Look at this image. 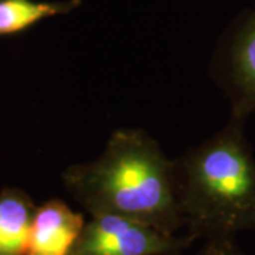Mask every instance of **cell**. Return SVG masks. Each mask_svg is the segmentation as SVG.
I'll list each match as a JSON object with an SVG mask.
<instances>
[{
  "label": "cell",
  "mask_w": 255,
  "mask_h": 255,
  "mask_svg": "<svg viewBox=\"0 0 255 255\" xmlns=\"http://www.w3.org/2000/svg\"><path fill=\"white\" fill-rule=\"evenodd\" d=\"M61 180L90 216H121L169 234L184 228L174 160L143 129L115 130L100 156L71 164Z\"/></svg>",
  "instance_id": "1"
},
{
  "label": "cell",
  "mask_w": 255,
  "mask_h": 255,
  "mask_svg": "<svg viewBox=\"0 0 255 255\" xmlns=\"http://www.w3.org/2000/svg\"><path fill=\"white\" fill-rule=\"evenodd\" d=\"M244 127L230 117L217 133L174 159L183 226L194 240L255 231V156Z\"/></svg>",
  "instance_id": "2"
},
{
  "label": "cell",
  "mask_w": 255,
  "mask_h": 255,
  "mask_svg": "<svg viewBox=\"0 0 255 255\" xmlns=\"http://www.w3.org/2000/svg\"><path fill=\"white\" fill-rule=\"evenodd\" d=\"M210 74L230 104V117L255 114V6L238 16L220 38Z\"/></svg>",
  "instance_id": "3"
},
{
  "label": "cell",
  "mask_w": 255,
  "mask_h": 255,
  "mask_svg": "<svg viewBox=\"0 0 255 255\" xmlns=\"http://www.w3.org/2000/svg\"><path fill=\"white\" fill-rule=\"evenodd\" d=\"M194 238L121 216H91L70 255H180Z\"/></svg>",
  "instance_id": "4"
},
{
  "label": "cell",
  "mask_w": 255,
  "mask_h": 255,
  "mask_svg": "<svg viewBox=\"0 0 255 255\" xmlns=\"http://www.w3.org/2000/svg\"><path fill=\"white\" fill-rule=\"evenodd\" d=\"M85 223L84 214L63 200H47L36 209L26 255H70Z\"/></svg>",
  "instance_id": "5"
},
{
  "label": "cell",
  "mask_w": 255,
  "mask_h": 255,
  "mask_svg": "<svg viewBox=\"0 0 255 255\" xmlns=\"http://www.w3.org/2000/svg\"><path fill=\"white\" fill-rule=\"evenodd\" d=\"M37 206L17 187L0 191V255L27 254L28 236Z\"/></svg>",
  "instance_id": "6"
},
{
  "label": "cell",
  "mask_w": 255,
  "mask_h": 255,
  "mask_svg": "<svg viewBox=\"0 0 255 255\" xmlns=\"http://www.w3.org/2000/svg\"><path fill=\"white\" fill-rule=\"evenodd\" d=\"M82 0H0V37L14 36L46 18L68 14Z\"/></svg>",
  "instance_id": "7"
},
{
  "label": "cell",
  "mask_w": 255,
  "mask_h": 255,
  "mask_svg": "<svg viewBox=\"0 0 255 255\" xmlns=\"http://www.w3.org/2000/svg\"><path fill=\"white\" fill-rule=\"evenodd\" d=\"M197 255H243L237 247L234 246L233 238H214L207 240Z\"/></svg>",
  "instance_id": "8"
}]
</instances>
